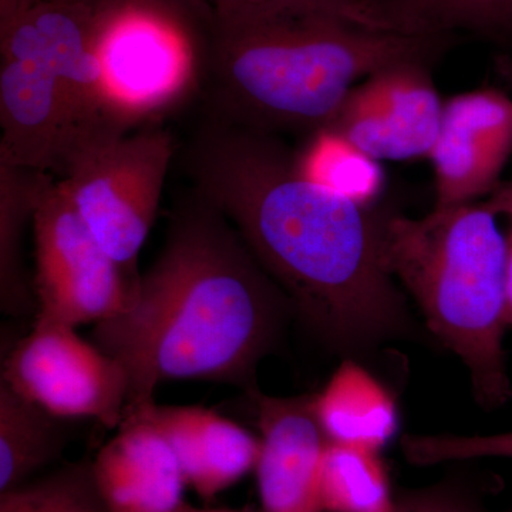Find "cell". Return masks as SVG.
Wrapping results in <instances>:
<instances>
[{
    "instance_id": "83f0119b",
    "label": "cell",
    "mask_w": 512,
    "mask_h": 512,
    "mask_svg": "<svg viewBox=\"0 0 512 512\" xmlns=\"http://www.w3.org/2000/svg\"><path fill=\"white\" fill-rule=\"evenodd\" d=\"M32 0H0V15L13 12V10L28 5Z\"/></svg>"
},
{
    "instance_id": "484cf974",
    "label": "cell",
    "mask_w": 512,
    "mask_h": 512,
    "mask_svg": "<svg viewBox=\"0 0 512 512\" xmlns=\"http://www.w3.org/2000/svg\"><path fill=\"white\" fill-rule=\"evenodd\" d=\"M488 208L495 215H507L512 224V187L504 188V190L495 192L490 201L485 202Z\"/></svg>"
},
{
    "instance_id": "3957f363",
    "label": "cell",
    "mask_w": 512,
    "mask_h": 512,
    "mask_svg": "<svg viewBox=\"0 0 512 512\" xmlns=\"http://www.w3.org/2000/svg\"><path fill=\"white\" fill-rule=\"evenodd\" d=\"M448 42L450 35L366 28L318 13L222 18L210 9L201 90L207 116L309 136L332 123L370 74L403 60L430 62Z\"/></svg>"
},
{
    "instance_id": "ac0fdd59",
    "label": "cell",
    "mask_w": 512,
    "mask_h": 512,
    "mask_svg": "<svg viewBox=\"0 0 512 512\" xmlns=\"http://www.w3.org/2000/svg\"><path fill=\"white\" fill-rule=\"evenodd\" d=\"M296 163L306 177L362 207H373L383 194L382 164L329 128L309 134L295 150Z\"/></svg>"
},
{
    "instance_id": "6da1fadb",
    "label": "cell",
    "mask_w": 512,
    "mask_h": 512,
    "mask_svg": "<svg viewBox=\"0 0 512 512\" xmlns=\"http://www.w3.org/2000/svg\"><path fill=\"white\" fill-rule=\"evenodd\" d=\"M191 191L224 215L295 315L338 352H366L412 328L384 268V214L306 177L276 134L205 116L183 148Z\"/></svg>"
},
{
    "instance_id": "8fae6325",
    "label": "cell",
    "mask_w": 512,
    "mask_h": 512,
    "mask_svg": "<svg viewBox=\"0 0 512 512\" xmlns=\"http://www.w3.org/2000/svg\"><path fill=\"white\" fill-rule=\"evenodd\" d=\"M512 153V101L493 89L444 101L429 160L436 207L471 204L493 191Z\"/></svg>"
},
{
    "instance_id": "52a82bcc",
    "label": "cell",
    "mask_w": 512,
    "mask_h": 512,
    "mask_svg": "<svg viewBox=\"0 0 512 512\" xmlns=\"http://www.w3.org/2000/svg\"><path fill=\"white\" fill-rule=\"evenodd\" d=\"M0 163L56 175L69 148L57 0L0 16Z\"/></svg>"
},
{
    "instance_id": "5bb4252c",
    "label": "cell",
    "mask_w": 512,
    "mask_h": 512,
    "mask_svg": "<svg viewBox=\"0 0 512 512\" xmlns=\"http://www.w3.org/2000/svg\"><path fill=\"white\" fill-rule=\"evenodd\" d=\"M131 416L160 430L180 461L185 483L202 500H214L258 464L259 436L215 410L153 403Z\"/></svg>"
},
{
    "instance_id": "7402d4cb",
    "label": "cell",
    "mask_w": 512,
    "mask_h": 512,
    "mask_svg": "<svg viewBox=\"0 0 512 512\" xmlns=\"http://www.w3.org/2000/svg\"><path fill=\"white\" fill-rule=\"evenodd\" d=\"M0 512H109L92 476L90 461L70 464L0 494Z\"/></svg>"
},
{
    "instance_id": "f1b7e54d",
    "label": "cell",
    "mask_w": 512,
    "mask_h": 512,
    "mask_svg": "<svg viewBox=\"0 0 512 512\" xmlns=\"http://www.w3.org/2000/svg\"><path fill=\"white\" fill-rule=\"evenodd\" d=\"M450 512H474L468 505L464 504L463 501L458 500L454 497L453 504H451Z\"/></svg>"
},
{
    "instance_id": "e0dca14e",
    "label": "cell",
    "mask_w": 512,
    "mask_h": 512,
    "mask_svg": "<svg viewBox=\"0 0 512 512\" xmlns=\"http://www.w3.org/2000/svg\"><path fill=\"white\" fill-rule=\"evenodd\" d=\"M63 421L0 380V494L29 483L62 456Z\"/></svg>"
},
{
    "instance_id": "ba28073f",
    "label": "cell",
    "mask_w": 512,
    "mask_h": 512,
    "mask_svg": "<svg viewBox=\"0 0 512 512\" xmlns=\"http://www.w3.org/2000/svg\"><path fill=\"white\" fill-rule=\"evenodd\" d=\"M36 320L77 326L126 311L137 292L49 174L33 218Z\"/></svg>"
},
{
    "instance_id": "2e32d148",
    "label": "cell",
    "mask_w": 512,
    "mask_h": 512,
    "mask_svg": "<svg viewBox=\"0 0 512 512\" xmlns=\"http://www.w3.org/2000/svg\"><path fill=\"white\" fill-rule=\"evenodd\" d=\"M47 177L43 171L0 163V306L10 316L36 313L23 242Z\"/></svg>"
},
{
    "instance_id": "4316f807",
    "label": "cell",
    "mask_w": 512,
    "mask_h": 512,
    "mask_svg": "<svg viewBox=\"0 0 512 512\" xmlns=\"http://www.w3.org/2000/svg\"><path fill=\"white\" fill-rule=\"evenodd\" d=\"M177 512H256L254 508L244 507L235 508V510H229V508H211V510H204V508H195L192 505L185 503L183 507Z\"/></svg>"
},
{
    "instance_id": "603a6c76",
    "label": "cell",
    "mask_w": 512,
    "mask_h": 512,
    "mask_svg": "<svg viewBox=\"0 0 512 512\" xmlns=\"http://www.w3.org/2000/svg\"><path fill=\"white\" fill-rule=\"evenodd\" d=\"M404 457L416 466H434L476 458H512V431L485 436L457 434H406Z\"/></svg>"
},
{
    "instance_id": "7c38bea8",
    "label": "cell",
    "mask_w": 512,
    "mask_h": 512,
    "mask_svg": "<svg viewBox=\"0 0 512 512\" xmlns=\"http://www.w3.org/2000/svg\"><path fill=\"white\" fill-rule=\"evenodd\" d=\"M261 439L256 464L262 512H323L320 470L329 440L320 427L313 396L247 393Z\"/></svg>"
},
{
    "instance_id": "8992f818",
    "label": "cell",
    "mask_w": 512,
    "mask_h": 512,
    "mask_svg": "<svg viewBox=\"0 0 512 512\" xmlns=\"http://www.w3.org/2000/svg\"><path fill=\"white\" fill-rule=\"evenodd\" d=\"M175 156L170 131L140 128L87 148L56 178L90 234L137 286L138 254L156 222Z\"/></svg>"
},
{
    "instance_id": "5b68a950",
    "label": "cell",
    "mask_w": 512,
    "mask_h": 512,
    "mask_svg": "<svg viewBox=\"0 0 512 512\" xmlns=\"http://www.w3.org/2000/svg\"><path fill=\"white\" fill-rule=\"evenodd\" d=\"M207 16L204 0H101L97 56L131 127L201 92Z\"/></svg>"
},
{
    "instance_id": "44dd1931",
    "label": "cell",
    "mask_w": 512,
    "mask_h": 512,
    "mask_svg": "<svg viewBox=\"0 0 512 512\" xmlns=\"http://www.w3.org/2000/svg\"><path fill=\"white\" fill-rule=\"evenodd\" d=\"M212 13L224 18L318 13L379 30L413 33L404 25L394 0H204ZM423 35V33H417Z\"/></svg>"
},
{
    "instance_id": "277c9868",
    "label": "cell",
    "mask_w": 512,
    "mask_h": 512,
    "mask_svg": "<svg viewBox=\"0 0 512 512\" xmlns=\"http://www.w3.org/2000/svg\"><path fill=\"white\" fill-rule=\"evenodd\" d=\"M382 258L427 328L467 367L474 399H511L505 363L507 237L485 204L434 207L421 218L384 215Z\"/></svg>"
},
{
    "instance_id": "7a4b0ae2",
    "label": "cell",
    "mask_w": 512,
    "mask_h": 512,
    "mask_svg": "<svg viewBox=\"0 0 512 512\" xmlns=\"http://www.w3.org/2000/svg\"><path fill=\"white\" fill-rule=\"evenodd\" d=\"M291 301L231 222L190 192L130 306L94 325L93 342L126 370L124 419L154 403L161 383L201 380L254 392Z\"/></svg>"
},
{
    "instance_id": "ffe728a7",
    "label": "cell",
    "mask_w": 512,
    "mask_h": 512,
    "mask_svg": "<svg viewBox=\"0 0 512 512\" xmlns=\"http://www.w3.org/2000/svg\"><path fill=\"white\" fill-rule=\"evenodd\" d=\"M406 28L424 35L456 30L500 35L512 30V0H394Z\"/></svg>"
},
{
    "instance_id": "d4e9b609",
    "label": "cell",
    "mask_w": 512,
    "mask_h": 512,
    "mask_svg": "<svg viewBox=\"0 0 512 512\" xmlns=\"http://www.w3.org/2000/svg\"><path fill=\"white\" fill-rule=\"evenodd\" d=\"M505 313L508 326L512 325V224L507 237V266H505Z\"/></svg>"
},
{
    "instance_id": "d6986e66",
    "label": "cell",
    "mask_w": 512,
    "mask_h": 512,
    "mask_svg": "<svg viewBox=\"0 0 512 512\" xmlns=\"http://www.w3.org/2000/svg\"><path fill=\"white\" fill-rule=\"evenodd\" d=\"M379 453L329 441L320 470L323 512H393L397 500Z\"/></svg>"
},
{
    "instance_id": "30bf717a",
    "label": "cell",
    "mask_w": 512,
    "mask_h": 512,
    "mask_svg": "<svg viewBox=\"0 0 512 512\" xmlns=\"http://www.w3.org/2000/svg\"><path fill=\"white\" fill-rule=\"evenodd\" d=\"M444 101L427 60H403L362 80L329 130L380 161L429 157L443 120Z\"/></svg>"
},
{
    "instance_id": "9a60e30c",
    "label": "cell",
    "mask_w": 512,
    "mask_h": 512,
    "mask_svg": "<svg viewBox=\"0 0 512 512\" xmlns=\"http://www.w3.org/2000/svg\"><path fill=\"white\" fill-rule=\"evenodd\" d=\"M313 409L330 443L380 451L399 429L393 394L352 359L313 394Z\"/></svg>"
},
{
    "instance_id": "4fadbf2b",
    "label": "cell",
    "mask_w": 512,
    "mask_h": 512,
    "mask_svg": "<svg viewBox=\"0 0 512 512\" xmlns=\"http://www.w3.org/2000/svg\"><path fill=\"white\" fill-rule=\"evenodd\" d=\"M109 512H177L185 478L173 447L153 424L127 417L90 461Z\"/></svg>"
},
{
    "instance_id": "cb8c5ba5",
    "label": "cell",
    "mask_w": 512,
    "mask_h": 512,
    "mask_svg": "<svg viewBox=\"0 0 512 512\" xmlns=\"http://www.w3.org/2000/svg\"><path fill=\"white\" fill-rule=\"evenodd\" d=\"M453 500L451 494L429 491L397 500L393 512H450Z\"/></svg>"
},
{
    "instance_id": "9c48e42d",
    "label": "cell",
    "mask_w": 512,
    "mask_h": 512,
    "mask_svg": "<svg viewBox=\"0 0 512 512\" xmlns=\"http://www.w3.org/2000/svg\"><path fill=\"white\" fill-rule=\"evenodd\" d=\"M76 329L35 320L6 356L2 382L60 419L119 429L130 390L126 370Z\"/></svg>"
}]
</instances>
